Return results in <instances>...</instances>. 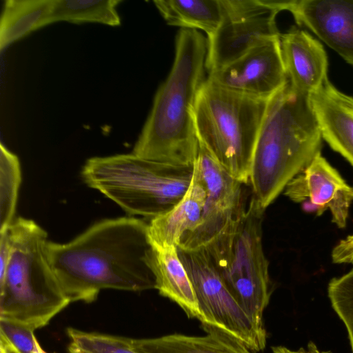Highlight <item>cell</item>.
<instances>
[{
    "instance_id": "obj_1",
    "label": "cell",
    "mask_w": 353,
    "mask_h": 353,
    "mask_svg": "<svg viewBox=\"0 0 353 353\" xmlns=\"http://www.w3.org/2000/svg\"><path fill=\"white\" fill-rule=\"evenodd\" d=\"M151 247L148 223L131 216L99 221L66 243L48 241L46 253L70 302L90 303L104 289H155Z\"/></svg>"
},
{
    "instance_id": "obj_2",
    "label": "cell",
    "mask_w": 353,
    "mask_h": 353,
    "mask_svg": "<svg viewBox=\"0 0 353 353\" xmlns=\"http://www.w3.org/2000/svg\"><path fill=\"white\" fill-rule=\"evenodd\" d=\"M207 52L208 39L203 34L180 29L172 67L156 92L133 154L171 165H194L199 152L194 108L206 80Z\"/></svg>"
},
{
    "instance_id": "obj_3",
    "label": "cell",
    "mask_w": 353,
    "mask_h": 353,
    "mask_svg": "<svg viewBox=\"0 0 353 353\" xmlns=\"http://www.w3.org/2000/svg\"><path fill=\"white\" fill-rule=\"evenodd\" d=\"M322 140L310 96L288 81L270 99L252 156L249 181L263 209L321 152Z\"/></svg>"
},
{
    "instance_id": "obj_4",
    "label": "cell",
    "mask_w": 353,
    "mask_h": 353,
    "mask_svg": "<svg viewBox=\"0 0 353 353\" xmlns=\"http://www.w3.org/2000/svg\"><path fill=\"white\" fill-rule=\"evenodd\" d=\"M12 253L0 278V319L32 330L46 325L70 302L49 263L47 232L22 217L8 227Z\"/></svg>"
},
{
    "instance_id": "obj_5",
    "label": "cell",
    "mask_w": 353,
    "mask_h": 353,
    "mask_svg": "<svg viewBox=\"0 0 353 353\" xmlns=\"http://www.w3.org/2000/svg\"><path fill=\"white\" fill-rule=\"evenodd\" d=\"M263 209L252 196L203 248L230 294L253 324L265 332L271 295L269 262L262 243Z\"/></svg>"
},
{
    "instance_id": "obj_6",
    "label": "cell",
    "mask_w": 353,
    "mask_h": 353,
    "mask_svg": "<svg viewBox=\"0 0 353 353\" xmlns=\"http://www.w3.org/2000/svg\"><path fill=\"white\" fill-rule=\"evenodd\" d=\"M193 166H175L131 154L88 159L81 176L130 215L150 219L176 205L184 196Z\"/></svg>"
},
{
    "instance_id": "obj_7",
    "label": "cell",
    "mask_w": 353,
    "mask_h": 353,
    "mask_svg": "<svg viewBox=\"0 0 353 353\" xmlns=\"http://www.w3.org/2000/svg\"><path fill=\"white\" fill-rule=\"evenodd\" d=\"M269 101L225 89L207 79L196 97L194 121L199 141L242 184L250 180Z\"/></svg>"
},
{
    "instance_id": "obj_8",
    "label": "cell",
    "mask_w": 353,
    "mask_h": 353,
    "mask_svg": "<svg viewBox=\"0 0 353 353\" xmlns=\"http://www.w3.org/2000/svg\"><path fill=\"white\" fill-rule=\"evenodd\" d=\"M177 249L196 295L201 323L223 330L252 352L263 350L266 345V332L253 324L236 301L205 249Z\"/></svg>"
},
{
    "instance_id": "obj_9",
    "label": "cell",
    "mask_w": 353,
    "mask_h": 353,
    "mask_svg": "<svg viewBox=\"0 0 353 353\" xmlns=\"http://www.w3.org/2000/svg\"><path fill=\"white\" fill-rule=\"evenodd\" d=\"M205 192L201 221L185 234L178 248L195 250L204 248L235 214L243 202L242 183L232 176L199 141L194 163Z\"/></svg>"
},
{
    "instance_id": "obj_10",
    "label": "cell",
    "mask_w": 353,
    "mask_h": 353,
    "mask_svg": "<svg viewBox=\"0 0 353 353\" xmlns=\"http://www.w3.org/2000/svg\"><path fill=\"white\" fill-rule=\"evenodd\" d=\"M206 79L239 94L270 99L288 82L280 37L261 43L229 65L208 73Z\"/></svg>"
},
{
    "instance_id": "obj_11",
    "label": "cell",
    "mask_w": 353,
    "mask_h": 353,
    "mask_svg": "<svg viewBox=\"0 0 353 353\" xmlns=\"http://www.w3.org/2000/svg\"><path fill=\"white\" fill-rule=\"evenodd\" d=\"M284 194L295 203L309 201L318 216L329 210L332 222L339 228L347 225L353 203V187L321 152L289 181Z\"/></svg>"
},
{
    "instance_id": "obj_12",
    "label": "cell",
    "mask_w": 353,
    "mask_h": 353,
    "mask_svg": "<svg viewBox=\"0 0 353 353\" xmlns=\"http://www.w3.org/2000/svg\"><path fill=\"white\" fill-rule=\"evenodd\" d=\"M283 10L353 65V0H285Z\"/></svg>"
},
{
    "instance_id": "obj_13",
    "label": "cell",
    "mask_w": 353,
    "mask_h": 353,
    "mask_svg": "<svg viewBox=\"0 0 353 353\" xmlns=\"http://www.w3.org/2000/svg\"><path fill=\"white\" fill-rule=\"evenodd\" d=\"M278 13L270 10L249 17L222 20L216 32L208 37L205 68L208 73L229 65L261 43L279 37L276 24Z\"/></svg>"
},
{
    "instance_id": "obj_14",
    "label": "cell",
    "mask_w": 353,
    "mask_h": 353,
    "mask_svg": "<svg viewBox=\"0 0 353 353\" xmlns=\"http://www.w3.org/2000/svg\"><path fill=\"white\" fill-rule=\"evenodd\" d=\"M280 43L288 81L295 90L310 96L328 81L326 52L310 34L292 28L281 34Z\"/></svg>"
},
{
    "instance_id": "obj_15",
    "label": "cell",
    "mask_w": 353,
    "mask_h": 353,
    "mask_svg": "<svg viewBox=\"0 0 353 353\" xmlns=\"http://www.w3.org/2000/svg\"><path fill=\"white\" fill-rule=\"evenodd\" d=\"M310 99L323 139L353 167V97L328 80Z\"/></svg>"
},
{
    "instance_id": "obj_16",
    "label": "cell",
    "mask_w": 353,
    "mask_h": 353,
    "mask_svg": "<svg viewBox=\"0 0 353 353\" xmlns=\"http://www.w3.org/2000/svg\"><path fill=\"white\" fill-rule=\"evenodd\" d=\"M190 186L183 199L167 212L150 219L148 236L152 245L176 246L182 236L200 223L205 201V192L194 167Z\"/></svg>"
},
{
    "instance_id": "obj_17",
    "label": "cell",
    "mask_w": 353,
    "mask_h": 353,
    "mask_svg": "<svg viewBox=\"0 0 353 353\" xmlns=\"http://www.w3.org/2000/svg\"><path fill=\"white\" fill-rule=\"evenodd\" d=\"M147 263L159 294L176 303L188 318L200 321L201 314L196 295L177 247L152 245L147 254Z\"/></svg>"
},
{
    "instance_id": "obj_18",
    "label": "cell",
    "mask_w": 353,
    "mask_h": 353,
    "mask_svg": "<svg viewBox=\"0 0 353 353\" xmlns=\"http://www.w3.org/2000/svg\"><path fill=\"white\" fill-rule=\"evenodd\" d=\"M206 332L195 336L172 334L157 338L132 339L143 353H252L241 341L223 330L201 323Z\"/></svg>"
},
{
    "instance_id": "obj_19",
    "label": "cell",
    "mask_w": 353,
    "mask_h": 353,
    "mask_svg": "<svg viewBox=\"0 0 353 353\" xmlns=\"http://www.w3.org/2000/svg\"><path fill=\"white\" fill-rule=\"evenodd\" d=\"M53 0H6L0 20V50L49 25Z\"/></svg>"
},
{
    "instance_id": "obj_20",
    "label": "cell",
    "mask_w": 353,
    "mask_h": 353,
    "mask_svg": "<svg viewBox=\"0 0 353 353\" xmlns=\"http://www.w3.org/2000/svg\"><path fill=\"white\" fill-rule=\"evenodd\" d=\"M154 4L168 25L203 30L208 37L222 21L219 0H157Z\"/></svg>"
},
{
    "instance_id": "obj_21",
    "label": "cell",
    "mask_w": 353,
    "mask_h": 353,
    "mask_svg": "<svg viewBox=\"0 0 353 353\" xmlns=\"http://www.w3.org/2000/svg\"><path fill=\"white\" fill-rule=\"evenodd\" d=\"M120 3V0H53L49 23L67 21L117 26L121 24L117 12V6Z\"/></svg>"
},
{
    "instance_id": "obj_22",
    "label": "cell",
    "mask_w": 353,
    "mask_h": 353,
    "mask_svg": "<svg viewBox=\"0 0 353 353\" xmlns=\"http://www.w3.org/2000/svg\"><path fill=\"white\" fill-rule=\"evenodd\" d=\"M21 182L18 157L0 144V232L14 221L18 192Z\"/></svg>"
},
{
    "instance_id": "obj_23",
    "label": "cell",
    "mask_w": 353,
    "mask_h": 353,
    "mask_svg": "<svg viewBox=\"0 0 353 353\" xmlns=\"http://www.w3.org/2000/svg\"><path fill=\"white\" fill-rule=\"evenodd\" d=\"M69 353H143L132 339L97 332H87L73 327L67 329Z\"/></svg>"
},
{
    "instance_id": "obj_24",
    "label": "cell",
    "mask_w": 353,
    "mask_h": 353,
    "mask_svg": "<svg viewBox=\"0 0 353 353\" xmlns=\"http://www.w3.org/2000/svg\"><path fill=\"white\" fill-rule=\"evenodd\" d=\"M327 294L332 308L346 327L353 353V268L330 280Z\"/></svg>"
},
{
    "instance_id": "obj_25",
    "label": "cell",
    "mask_w": 353,
    "mask_h": 353,
    "mask_svg": "<svg viewBox=\"0 0 353 353\" xmlns=\"http://www.w3.org/2000/svg\"><path fill=\"white\" fill-rule=\"evenodd\" d=\"M0 335L5 337L18 353H40V344L34 330L27 327L0 319Z\"/></svg>"
},
{
    "instance_id": "obj_26",
    "label": "cell",
    "mask_w": 353,
    "mask_h": 353,
    "mask_svg": "<svg viewBox=\"0 0 353 353\" xmlns=\"http://www.w3.org/2000/svg\"><path fill=\"white\" fill-rule=\"evenodd\" d=\"M332 261L336 264L353 263V234L341 240L332 249Z\"/></svg>"
},
{
    "instance_id": "obj_27",
    "label": "cell",
    "mask_w": 353,
    "mask_h": 353,
    "mask_svg": "<svg viewBox=\"0 0 353 353\" xmlns=\"http://www.w3.org/2000/svg\"><path fill=\"white\" fill-rule=\"evenodd\" d=\"M12 239L9 228L0 232V278L6 270L12 253Z\"/></svg>"
},
{
    "instance_id": "obj_28",
    "label": "cell",
    "mask_w": 353,
    "mask_h": 353,
    "mask_svg": "<svg viewBox=\"0 0 353 353\" xmlns=\"http://www.w3.org/2000/svg\"><path fill=\"white\" fill-rule=\"evenodd\" d=\"M273 353H331L320 350L314 342H309L306 348L301 347L297 350H292L284 346H274L272 347Z\"/></svg>"
},
{
    "instance_id": "obj_29",
    "label": "cell",
    "mask_w": 353,
    "mask_h": 353,
    "mask_svg": "<svg viewBox=\"0 0 353 353\" xmlns=\"http://www.w3.org/2000/svg\"><path fill=\"white\" fill-rule=\"evenodd\" d=\"M0 353H18V352L5 337L0 335Z\"/></svg>"
},
{
    "instance_id": "obj_30",
    "label": "cell",
    "mask_w": 353,
    "mask_h": 353,
    "mask_svg": "<svg viewBox=\"0 0 353 353\" xmlns=\"http://www.w3.org/2000/svg\"><path fill=\"white\" fill-rule=\"evenodd\" d=\"M39 352L40 353H47L46 351H44L42 347H41V345H39Z\"/></svg>"
}]
</instances>
